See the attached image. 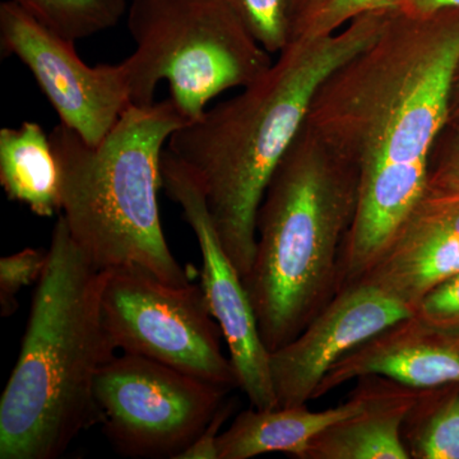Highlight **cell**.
I'll list each match as a JSON object with an SVG mask.
<instances>
[{
    "instance_id": "1",
    "label": "cell",
    "mask_w": 459,
    "mask_h": 459,
    "mask_svg": "<svg viewBox=\"0 0 459 459\" xmlns=\"http://www.w3.org/2000/svg\"><path fill=\"white\" fill-rule=\"evenodd\" d=\"M458 56L459 9L425 16L394 9L314 93L305 126L359 175L341 290L361 280L427 190Z\"/></svg>"
},
{
    "instance_id": "2",
    "label": "cell",
    "mask_w": 459,
    "mask_h": 459,
    "mask_svg": "<svg viewBox=\"0 0 459 459\" xmlns=\"http://www.w3.org/2000/svg\"><path fill=\"white\" fill-rule=\"evenodd\" d=\"M389 12L364 14L325 38L290 42L259 80L169 140L166 150L201 186L220 241L243 279L255 261L263 195L303 129L314 93L379 35Z\"/></svg>"
},
{
    "instance_id": "3",
    "label": "cell",
    "mask_w": 459,
    "mask_h": 459,
    "mask_svg": "<svg viewBox=\"0 0 459 459\" xmlns=\"http://www.w3.org/2000/svg\"><path fill=\"white\" fill-rule=\"evenodd\" d=\"M102 271L57 214L16 367L0 400V459H56L101 424L99 371L115 356L102 323Z\"/></svg>"
},
{
    "instance_id": "4",
    "label": "cell",
    "mask_w": 459,
    "mask_h": 459,
    "mask_svg": "<svg viewBox=\"0 0 459 459\" xmlns=\"http://www.w3.org/2000/svg\"><path fill=\"white\" fill-rule=\"evenodd\" d=\"M358 204V172L304 124L263 195L243 279L268 351L295 340L340 292Z\"/></svg>"
},
{
    "instance_id": "5",
    "label": "cell",
    "mask_w": 459,
    "mask_h": 459,
    "mask_svg": "<svg viewBox=\"0 0 459 459\" xmlns=\"http://www.w3.org/2000/svg\"><path fill=\"white\" fill-rule=\"evenodd\" d=\"M186 124L170 99L131 105L99 144L65 124L50 133L60 172L62 212L75 246L99 271L137 267L175 286L189 285L160 216L165 146Z\"/></svg>"
},
{
    "instance_id": "6",
    "label": "cell",
    "mask_w": 459,
    "mask_h": 459,
    "mask_svg": "<svg viewBox=\"0 0 459 459\" xmlns=\"http://www.w3.org/2000/svg\"><path fill=\"white\" fill-rule=\"evenodd\" d=\"M128 29L135 49L124 60L131 102H155L166 81L170 99L186 120L229 90L244 89L273 65L228 0H133Z\"/></svg>"
},
{
    "instance_id": "7",
    "label": "cell",
    "mask_w": 459,
    "mask_h": 459,
    "mask_svg": "<svg viewBox=\"0 0 459 459\" xmlns=\"http://www.w3.org/2000/svg\"><path fill=\"white\" fill-rule=\"evenodd\" d=\"M102 323L115 350L234 389L237 371L204 287L175 286L137 267L102 271Z\"/></svg>"
},
{
    "instance_id": "8",
    "label": "cell",
    "mask_w": 459,
    "mask_h": 459,
    "mask_svg": "<svg viewBox=\"0 0 459 459\" xmlns=\"http://www.w3.org/2000/svg\"><path fill=\"white\" fill-rule=\"evenodd\" d=\"M231 389L143 356L115 355L99 371L95 400L117 452L177 459L207 427Z\"/></svg>"
},
{
    "instance_id": "9",
    "label": "cell",
    "mask_w": 459,
    "mask_h": 459,
    "mask_svg": "<svg viewBox=\"0 0 459 459\" xmlns=\"http://www.w3.org/2000/svg\"><path fill=\"white\" fill-rule=\"evenodd\" d=\"M0 47L31 72L60 123L86 143L104 140L132 105L123 62L86 65L75 42L45 29L13 0L0 4Z\"/></svg>"
},
{
    "instance_id": "10",
    "label": "cell",
    "mask_w": 459,
    "mask_h": 459,
    "mask_svg": "<svg viewBox=\"0 0 459 459\" xmlns=\"http://www.w3.org/2000/svg\"><path fill=\"white\" fill-rule=\"evenodd\" d=\"M162 189L180 205L184 220L197 238L202 255L201 285L213 318L228 344L229 358L237 371L238 388L250 407L277 409L270 356L259 333L255 307L243 277L226 253L208 212L197 181L168 150L161 159Z\"/></svg>"
},
{
    "instance_id": "11",
    "label": "cell",
    "mask_w": 459,
    "mask_h": 459,
    "mask_svg": "<svg viewBox=\"0 0 459 459\" xmlns=\"http://www.w3.org/2000/svg\"><path fill=\"white\" fill-rule=\"evenodd\" d=\"M412 314L368 283L344 287L295 340L271 352L277 407L307 404L323 377L347 353Z\"/></svg>"
},
{
    "instance_id": "12",
    "label": "cell",
    "mask_w": 459,
    "mask_h": 459,
    "mask_svg": "<svg viewBox=\"0 0 459 459\" xmlns=\"http://www.w3.org/2000/svg\"><path fill=\"white\" fill-rule=\"evenodd\" d=\"M458 273L459 192L428 186L359 282L413 312L430 290Z\"/></svg>"
},
{
    "instance_id": "13",
    "label": "cell",
    "mask_w": 459,
    "mask_h": 459,
    "mask_svg": "<svg viewBox=\"0 0 459 459\" xmlns=\"http://www.w3.org/2000/svg\"><path fill=\"white\" fill-rule=\"evenodd\" d=\"M367 376L388 377L419 391L459 385V331L437 327L412 314L347 353L323 377L314 400Z\"/></svg>"
},
{
    "instance_id": "14",
    "label": "cell",
    "mask_w": 459,
    "mask_h": 459,
    "mask_svg": "<svg viewBox=\"0 0 459 459\" xmlns=\"http://www.w3.org/2000/svg\"><path fill=\"white\" fill-rule=\"evenodd\" d=\"M358 386L344 403L323 411L307 404L249 410L238 413L219 437V459H249L268 453H283L303 459L310 443L332 425L367 409L379 388V376L359 377Z\"/></svg>"
},
{
    "instance_id": "15",
    "label": "cell",
    "mask_w": 459,
    "mask_h": 459,
    "mask_svg": "<svg viewBox=\"0 0 459 459\" xmlns=\"http://www.w3.org/2000/svg\"><path fill=\"white\" fill-rule=\"evenodd\" d=\"M418 392L380 377L369 406L319 434L303 459H410L402 425Z\"/></svg>"
},
{
    "instance_id": "16",
    "label": "cell",
    "mask_w": 459,
    "mask_h": 459,
    "mask_svg": "<svg viewBox=\"0 0 459 459\" xmlns=\"http://www.w3.org/2000/svg\"><path fill=\"white\" fill-rule=\"evenodd\" d=\"M0 186L8 199L36 216L62 212L59 166L50 134L40 124L23 122L0 131Z\"/></svg>"
},
{
    "instance_id": "17",
    "label": "cell",
    "mask_w": 459,
    "mask_h": 459,
    "mask_svg": "<svg viewBox=\"0 0 459 459\" xmlns=\"http://www.w3.org/2000/svg\"><path fill=\"white\" fill-rule=\"evenodd\" d=\"M402 440L410 459H459V385L419 391Z\"/></svg>"
},
{
    "instance_id": "18",
    "label": "cell",
    "mask_w": 459,
    "mask_h": 459,
    "mask_svg": "<svg viewBox=\"0 0 459 459\" xmlns=\"http://www.w3.org/2000/svg\"><path fill=\"white\" fill-rule=\"evenodd\" d=\"M33 20L77 42L114 29L128 11L126 0H13Z\"/></svg>"
},
{
    "instance_id": "19",
    "label": "cell",
    "mask_w": 459,
    "mask_h": 459,
    "mask_svg": "<svg viewBox=\"0 0 459 459\" xmlns=\"http://www.w3.org/2000/svg\"><path fill=\"white\" fill-rule=\"evenodd\" d=\"M411 0H322L292 23L291 41L333 35L356 18L403 9Z\"/></svg>"
},
{
    "instance_id": "20",
    "label": "cell",
    "mask_w": 459,
    "mask_h": 459,
    "mask_svg": "<svg viewBox=\"0 0 459 459\" xmlns=\"http://www.w3.org/2000/svg\"><path fill=\"white\" fill-rule=\"evenodd\" d=\"M238 20L259 45L273 56L291 42L290 0H228Z\"/></svg>"
},
{
    "instance_id": "21",
    "label": "cell",
    "mask_w": 459,
    "mask_h": 459,
    "mask_svg": "<svg viewBox=\"0 0 459 459\" xmlns=\"http://www.w3.org/2000/svg\"><path fill=\"white\" fill-rule=\"evenodd\" d=\"M48 264V250L25 247L0 259V307L2 316L17 312V296L23 287L38 283Z\"/></svg>"
},
{
    "instance_id": "22",
    "label": "cell",
    "mask_w": 459,
    "mask_h": 459,
    "mask_svg": "<svg viewBox=\"0 0 459 459\" xmlns=\"http://www.w3.org/2000/svg\"><path fill=\"white\" fill-rule=\"evenodd\" d=\"M428 186L459 192V126L446 124L437 138L429 166Z\"/></svg>"
},
{
    "instance_id": "23",
    "label": "cell",
    "mask_w": 459,
    "mask_h": 459,
    "mask_svg": "<svg viewBox=\"0 0 459 459\" xmlns=\"http://www.w3.org/2000/svg\"><path fill=\"white\" fill-rule=\"evenodd\" d=\"M413 314L437 327L459 331V273L430 290Z\"/></svg>"
},
{
    "instance_id": "24",
    "label": "cell",
    "mask_w": 459,
    "mask_h": 459,
    "mask_svg": "<svg viewBox=\"0 0 459 459\" xmlns=\"http://www.w3.org/2000/svg\"><path fill=\"white\" fill-rule=\"evenodd\" d=\"M237 406L235 398L223 401L197 439L178 455L177 459H219V437L221 435V429L230 416L235 412Z\"/></svg>"
},
{
    "instance_id": "25",
    "label": "cell",
    "mask_w": 459,
    "mask_h": 459,
    "mask_svg": "<svg viewBox=\"0 0 459 459\" xmlns=\"http://www.w3.org/2000/svg\"><path fill=\"white\" fill-rule=\"evenodd\" d=\"M444 9H459V0H411L402 11L425 16Z\"/></svg>"
},
{
    "instance_id": "26",
    "label": "cell",
    "mask_w": 459,
    "mask_h": 459,
    "mask_svg": "<svg viewBox=\"0 0 459 459\" xmlns=\"http://www.w3.org/2000/svg\"><path fill=\"white\" fill-rule=\"evenodd\" d=\"M459 126V56L455 72H453L451 99H449V122Z\"/></svg>"
},
{
    "instance_id": "27",
    "label": "cell",
    "mask_w": 459,
    "mask_h": 459,
    "mask_svg": "<svg viewBox=\"0 0 459 459\" xmlns=\"http://www.w3.org/2000/svg\"><path fill=\"white\" fill-rule=\"evenodd\" d=\"M322 0H290V11H291L292 23L296 18L303 16L307 11L316 7Z\"/></svg>"
}]
</instances>
